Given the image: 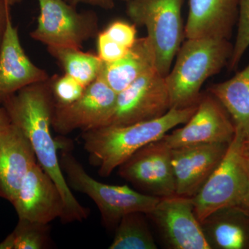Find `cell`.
Returning <instances> with one entry per match:
<instances>
[{"label": "cell", "mask_w": 249, "mask_h": 249, "mask_svg": "<svg viewBox=\"0 0 249 249\" xmlns=\"http://www.w3.org/2000/svg\"><path fill=\"white\" fill-rule=\"evenodd\" d=\"M237 22L235 42L228 63L230 71L235 70L249 47V0H240Z\"/></svg>", "instance_id": "24"}, {"label": "cell", "mask_w": 249, "mask_h": 249, "mask_svg": "<svg viewBox=\"0 0 249 249\" xmlns=\"http://www.w3.org/2000/svg\"><path fill=\"white\" fill-rule=\"evenodd\" d=\"M155 70V51L145 36L137 38L122 58L110 63L103 62L99 77L118 93L140 77Z\"/></svg>", "instance_id": "19"}, {"label": "cell", "mask_w": 249, "mask_h": 249, "mask_svg": "<svg viewBox=\"0 0 249 249\" xmlns=\"http://www.w3.org/2000/svg\"><path fill=\"white\" fill-rule=\"evenodd\" d=\"M11 204L19 219L50 224L66 212L58 187L38 163L31 167Z\"/></svg>", "instance_id": "13"}, {"label": "cell", "mask_w": 249, "mask_h": 249, "mask_svg": "<svg viewBox=\"0 0 249 249\" xmlns=\"http://www.w3.org/2000/svg\"><path fill=\"white\" fill-rule=\"evenodd\" d=\"M240 0H188L186 38L229 40L238 18Z\"/></svg>", "instance_id": "17"}, {"label": "cell", "mask_w": 249, "mask_h": 249, "mask_svg": "<svg viewBox=\"0 0 249 249\" xmlns=\"http://www.w3.org/2000/svg\"><path fill=\"white\" fill-rule=\"evenodd\" d=\"M97 49L98 57L105 63H110L122 58L129 50L109 38L104 31L98 33Z\"/></svg>", "instance_id": "27"}, {"label": "cell", "mask_w": 249, "mask_h": 249, "mask_svg": "<svg viewBox=\"0 0 249 249\" xmlns=\"http://www.w3.org/2000/svg\"></svg>", "instance_id": "36"}, {"label": "cell", "mask_w": 249, "mask_h": 249, "mask_svg": "<svg viewBox=\"0 0 249 249\" xmlns=\"http://www.w3.org/2000/svg\"><path fill=\"white\" fill-rule=\"evenodd\" d=\"M0 249H14V239L12 233L9 234L0 242Z\"/></svg>", "instance_id": "30"}, {"label": "cell", "mask_w": 249, "mask_h": 249, "mask_svg": "<svg viewBox=\"0 0 249 249\" xmlns=\"http://www.w3.org/2000/svg\"><path fill=\"white\" fill-rule=\"evenodd\" d=\"M209 93L225 108L236 130L247 137L249 134V64L231 79L212 85Z\"/></svg>", "instance_id": "20"}, {"label": "cell", "mask_w": 249, "mask_h": 249, "mask_svg": "<svg viewBox=\"0 0 249 249\" xmlns=\"http://www.w3.org/2000/svg\"><path fill=\"white\" fill-rule=\"evenodd\" d=\"M69 4L76 7L79 4H89L103 9H111L114 6V0H65Z\"/></svg>", "instance_id": "29"}, {"label": "cell", "mask_w": 249, "mask_h": 249, "mask_svg": "<svg viewBox=\"0 0 249 249\" xmlns=\"http://www.w3.org/2000/svg\"><path fill=\"white\" fill-rule=\"evenodd\" d=\"M211 249H249V209L244 205L214 211L200 222Z\"/></svg>", "instance_id": "18"}, {"label": "cell", "mask_w": 249, "mask_h": 249, "mask_svg": "<svg viewBox=\"0 0 249 249\" xmlns=\"http://www.w3.org/2000/svg\"><path fill=\"white\" fill-rule=\"evenodd\" d=\"M146 215L160 229L170 248L211 249L195 213L192 198L178 195L160 198Z\"/></svg>", "instance_id": "12"}, {"label": "cell", "mask_w": 249, "mask_h": 249, "mask_svg": "<svg viewBox=\"0 0 249 249\" xmlns=\"http://www.w3.org/2000/svg\"><path fill=\"white\" fill-rule=\"evenodd\" d=\"M36 163L35 152L22 129L10 123L0 130V197L12 203Z\"/></svg>", "instance_id": "16"}, {"label": "cell", "mask_w": 249, "mask_h": 249, "mask_svg": "<svg viewBox=\"0 0 249 249\" xmlns=\"http://www.w3.org/2000/svg\"><path fill=\"white\" fill-rule=\"evenodd\" d=\"M52 78L19 90L1 105L10 122L22 129L35 152L37 163L58 187L66 206L62 222H83L89 210L77 200L67 184L60 168L58 145L52 135V119L55 100Z\"/></svg>", "instance_id": "1"}, {"label": "cell", "mask_w": 249, "mask_h": 249, "mask_svg": "<svg viewBox=\"0 0 249 249\" xmlns=\"http://www.w3.org/2000/svg\"><path fill=\"white\" fill-rule=\"evenodd\" d=\"M11 7L6 0H0V49L6 34L8 21L11 18Z\"/></svg>", "instance_id": "28"}, {"label": "cell", "mask_w": 249, "mask_h": 249, "mask_svg": "<svg viewBox=\"0 0 249 249\" xmlns=\"http://www.w3.org/2000/svg\"><path fill=\"white\" fill-rule=\"evenodd\" d=\"M47 51L60 64L65 73L85 88L99 76L103 61L97 54L65 47H47Z\"/></svg>", "instance_id": "21"}, {"label": "cell", "mask_w": 249, "mask_h": 249, "mask_svg": "<svg viewBox=\"0 0 249 249\" xmlns=\"http://www.w3.org/2000/svg\"><path fill=\"white\" fill-rule=\"evenodd\" d=\"M104 32L111 40L129 49L133 47L137 39L135 24L124 20L114 21Z\"/></svg>", "instance_id": "26"}, {"label": "cell", "mask_w": 249, "mask_h": 249, "mask_svg": "<svg viewBox=\"0 0 249 249\" xmlns=\"http://www.w3.org/2000/svg\"><path fill=\"white\" fill-rule=\"evenodd\" d=\"M197 106L198 103L181 109L171 108L153 120L103 126L83 132L81 139L90 163L98 168L100 176L107 178L139 149L161 139L178 124H186Z\"/></svg>", "instance_id": "2"}, {"label": "cell", "mask_w": 249, "mask_h": 249, "mask_svg": "<svg viewBox=\"0 0 249 249\" xmlns=\"http://www.w3.org/2000/svg\"><path fill=\"white\" fill-rule=\"evenodd\" d=\"M170 109V93L165 77L155 70L140 77L117 93L114 111L104 126L153 120L164 115Z\"/></svg>", "instance_id": "9"}, {"label": "cell", "mask_w": 249, "mask_h": 249, "mask_svg": "<svg viewBox=\"0 0 249 249\" xmlns=\"http://www.w3.org/2000/svg\"><path fill=\"white\" fill-rule=\"evenodd\" d=\"M49 78L48 73L36 66L26 54L18 27L10 18L0 49V106L23 88Z\"/></svg>", "instance_id": "15"}, {"label": "cell", "mask_w": 249, "mask_h": 249, "mask_svg": "<svg viewBox=\"0 0 249 249\" xmlns=\"http://www.w3.org/2000/svg\"><path fill=\"white\" fill-rule=\"evenodd\" d=\"M127 16L145 27L155 51L157 71L166 76L185 37L181 9L183 0H128Z\"/></svg>", "instance_id": "6"}, {"label": "cell", "mask_w": 249, "mask_h": 249, "mask_svg": "<svg viewBox=\"0 0 249 249\" xmlns=\"http://www.w3.org/2000/svg\"><path fill=\"white\" fill-rule=\"evenodd\" d=\"M10 120L9 116L6 114V111H5L4 108L1 106L0 107V130H1L5 126L7 125L10 124Z\"/></svg>", "instance_id": "31"}, {"label": "cell", "mask_w": 249, "mask_h": 249, "mask_svg": "<svg viewBox=\"0 0 249 249\" xmlns=\"http://www.w3.org/2000/svg\"><path fill=\"white\" fill-rule=\"evenodd\" d=\"M143 213H131L121 219L110 249H157L155 239Z\"/></svg>", "instance_id": "22"}, {"label": "cell", "mask_w": 249, "mask_h": 249, "mask_svg": "<svg viewBox=\"0 0 249 249\" xmlns=\"http://www.w3.org/2000/svg\"><path fill=\"white\" fill-rule=\"evenodd\" d=\"M117 93L99 76L82 96L69 104L55 103L52 129L61 136L103 127L114 111Z\"/></svg>", "instance_id": "10"}, {"label": "cell", "mask_w": 249, "mask_h": 249, "mask_svg": "<svg viewBox=\"0 0 249 249\" xmlns=\"http://www.w3.org/2000/svg\"><path fill=\"white\" fill-rule=\"evenodd\" d=\"M51 227L49 224L19 219L14 231V249H45L51 248Z\"/></svg>", "instance_id": "23"}, {"label": "cell", "mask_w": 249, "mask_h": 249, "mask_svg": "<svg viewBox=\"0 0 249 249\" xmlns=\"http://www.w3.org/2000/svg\"><path fill=\"white\" fill-rule=\"evenodd\" d=\"M67 145L59 156L60 168L69 187L91 198L97 206L103 224L115 229L121 219L131 213H150L160 198L132 189L127 185L116 186L100 182L87 173Z\"/></svg>", "instance_id": "4"}, {"label": "cell", "mask_w": 249, "mask_h": 249, "mask_svg": "<svg viewBox=\"0 0 249 249\" xmlns=\"http://www.w3.org/2000/svg\"><path fill=\"white\" fill-rule=\"evenodd\" d=\"M172 149L161 139L139 149L118 168L119 176L145 194L176 195Z\"/></svg>", "instance_id": "8"}, {"label": "cell", "mask_w": 249, "mask_h": 249, "mask_svg": "<svg viewBox=\"0 0 249 249\" xmlns=\"http://www.w3.org/2000/svg\"><path fill=\"white\" fill-rule=\"evenodd\" d=\"M242 148H243L244 155L249 156V134L244 139Z\"/></svg>", "instance_id": "32"}, {"label": "cell", "mask_w": 249, "mask_h": 249, "mask_svg": "<svg viewBox=\"0 0 249 249\" xmlns=\"http://www.w3.org/2000/svg\"><path fill=\"white\" fill-rule=\"evenodd\" d=\"M246 163H247V173H248L249 184V156H245ZM247 207H249V191L248 199H247V204L245 205Z\"/></svg>", "instance_id": "33"}, {"label": "cell", "mask_w": 249, "mask_h": 249, "mask_svg": "<svg viewBox=\"0 0 249 249\" xmlns=\"http://www.w3.org/2000/svg\"><path fill=\"white\" fill-rule=\"evenodd\" d=\"M232 52L228 39L187 38L178 49L173 68L165 76L171 108L197 104L203 85L228 65Z\"/></svg>", "instance_id": "3"}, {"label": "cell", "mask_w": 249, "mask_h": 249, "mask_svg": "<svg viewBox=\"0 0 249 249\" xmlns=\"http://www.w3.org/2000/svg\"><path fill=\"white\" fill-rule=\"evenodd\" d=\"M6 1H7L8 3L12 6L15 4H18V3H20L22 0H6Z\"/></svg>", "instance_id": "34"}, {"label": "cell", "mask_w": 249, "mask_h": 249, "mask_svg": "<svg viewBox=\"0 0 249 249\" xmlns=\"http://www.w3.org/2000/svg\"><path fill=\"white\" fill-rule=\"evenodd\" d=\"M52 78V92L55 103L58 104L66 105L76 101L86 88L66 73Z\"/></svg>", "instance_id": "25"}, {"label": "cell", "mask_w": 249, "mask_h": 249, "mask_svg": "<svg viewBox=\"0 0 249 249\" xmlns=\"http://www.w3.org/2000/svg\"><path fill=\"white\" fill-rule=\"evenodd\" d=\"M245 139L236 130L225 155L207 181L192 197L199 222L214 211L247 204L249 184L242 143Z\"/></svg>", "instance_id": "5"}, {"label": "cell", "mask_w": 249, "mask_h": 249, "mask_svg": "<svg viewBox=\"0 0 249 249\" xmlns=\"http://www.w3.org/2000/svg\"><path fill=\"white\" fill-rule=\"evenodd\" d=\"M124 1H127L128 0H124Z\"/></svg>", "instance_id": "35"}, {"label": "cell", "mask_w": 249, "mask_h": 249, "mask_svg": "<svg viewBox=\"0 0 249 249\" xmlns=\"http://www.w3.org/2000/svg\"><path fill=\"white\" fill-rule=\"evenodd\" d=\"M235 127L217 98L211 93L201 94L196 112L182 127L161 139L171 149L209 143H230Z\"/></svg>", "instance_id": "11"}, {"label": "cell", "mask_w": 249, "mask_h": 249, "mask_svg": "<svg viewBox=\"0 0 249 249\" xmlns=\"http://www.w3.org/2000/svg\"><path fill=\"white\" fill-rule=\"evenodd\" d=\"M40 14L31 33L34 40L47 47L81 49L98 34V19L91 11L79 12L65 0H37Z\"/></svg>", "instance_id": "7"}, {"label": "cell", "mask_w": 249, "mask_h": 249, "mask_svg": "<svg viewBox=\"0 0 249 249\" xmlns=\"http://www.w3.org/2000/svg\"><path fill=\"white\" fill-rule=\"evenodd\" d=\"M228 143L188 145L172 149L176 195L193 197L217 168Z\"/></svg>", "instance_id": "14"}]
</instances>
